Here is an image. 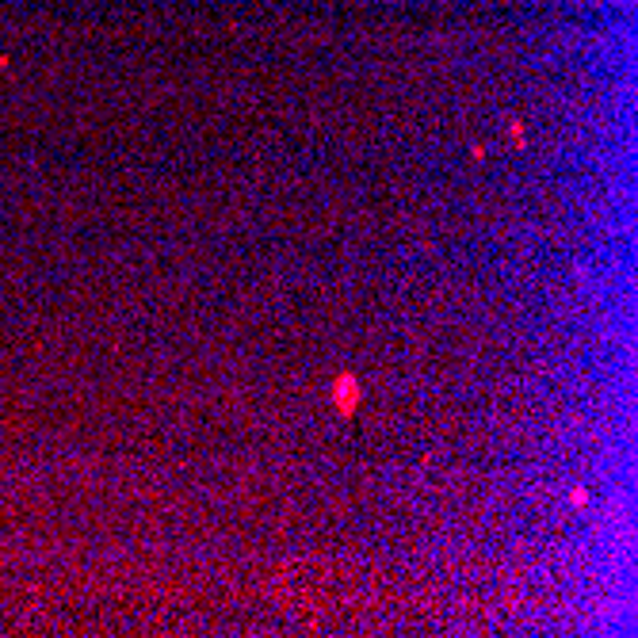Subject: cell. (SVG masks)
<instances>
[{
	"mask_svg": "<svg viewBox=\"0 0 638 638\" xmlns=\"http://www.w3.org/2000/svg\"><path fill=\"white\" fill-rule=\"evenodd\" d=\"M333 401H336V413H341L344 420H352V417H355V409L363 406L360 379H355V374H341V379L333 382Z\"/></svg>",
	"mask_w": 638,
	"mask_h": 638,
	"instance_id": "6da1fadb",
	"label": "cell"
}]
</instances>
